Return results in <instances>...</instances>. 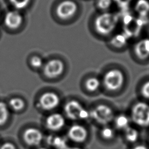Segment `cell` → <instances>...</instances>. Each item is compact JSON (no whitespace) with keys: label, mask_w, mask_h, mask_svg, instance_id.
<instances>
[{"label":"cell","mask_w":149,"mask_h":149,"mask_svg":"<svg viewBox=\"0 0 149 149\" xmlns=\"http://www.w3.org/2000/svg\"><path fill=\"white\" fill-rule=\"evenodd\" d=\"M10 4L16 9L21 10L26 8L31 0H8Z\"/></svg>","instance_id":"obj_23"},{"label":"cell","mask_w":149,"mask_h":149,"mask_svg":"<svg viewBox=\"0 0 149 149\" xmlns=\"http://www.w3.org/2000/svg\"><path fill=\"white\" fill-rule=\"evenodd\" d=\"M145 17H140V19L134 18L133 20L127 25L124 26V34L127 37L136 36L140 33L141 29L146 22Z\"/></svg>","instance_id":"obj_10"},{"label":"cell","mask_w":149,"mask_h":149,"mask_svg":"<svg viewBox=\"0 0 149 149\" xmlns=\"http://www.w3.org/2000/svg\"><path fill=\"white\" fill-rule=\"evenodd\" d=\"M39 102L42 108L45 110H51L58 105L59 98L54 92H46L41 95Z\"/></svg>","instance_id":"obj_9"},{"label":"cell","mask_w":149,"mask_h":149,"mask_svg":"<svg viewBox=\"0 0 149 149\" xmlns=\"http://www.w3.org/2000/svg\"><path fill=\"white\" fill-rule=\"evenodd\" d=\"M101 134L105 139H111L114 136V131L109 127H105L101 131Z\"/></svg>","instance_id":"obj_25"},{"label":"cell","mask_w":149,"mask_h":149,"mask_svg":"<svg viewBox=\"0 0 149 149\" xmlns=\"http://www.w3.org/2000/svg\"><path fill=\"white\" fill-rule=\"evenodd\" d=\"M68 134L69 137L73 141L81 143L86 140L87 132L83 126L74 125L69 128Z\"/></svg>","instance_id":"obj_12"},{"label":"cell","mask_w":149,"mask_h":149,"mask_svg":"<svg viewBox=\"0 0 149 149\" xmlns=\"http://www.w3.org/2000/svg\"><path fill=\"white\" fill-rule=\"evenodd\" d=\"M31 65L35 68H40L43 66V60L38 56H34L30 59Z\"/></svg>","instance_id":"obj_24"},{"label":"cell","mask_w":149,"mask_h":149,"mask_svg":"<svg viewBox=\"0 0 149 149\" xmlns=\"http://www.w3.org/2000/svg\"><path fill=\"white\" fill-rule=\"evenodd\" d=\"M135 10L140 17H146L149 13V2L147 0H138L135 5Z\"/></svg>","instance_id":"obj_15"},{"label":"cell","mask_w":149,"mask_h":149,"mask_svg":"<svg viewBox=\"0 0 149 149\" xmlns=\"http://www.w3.org/2000/svg\"><path fill=\"white\" fill-rule=\"evenodd\" d=\"M115 3L123 10H125L128 8L132 0H113Z\"/></svg>","instance_id":"obj_27"},{"label":"cell","mask_w":149,"mask_h":149,"mask_svg":"<svg viewBox=\"0 0 149 149\" xmlns=\"http://www.w3.org/2000/svg\"><path fill=\"white\" fill-rule=\"evenodd\" d=\"M39 149H46V148H39Z\"/></svg>","instance_id":"obj_33"},{"label":"cell","mask_w":149,"mask_h":149,"mask_svg":"<svg viewBox=\"0 0 149 149\" xmlns=\"http://www.w3.org/2000/svg\"><path fill=\"white\" fill-rule=\"evenodd\" d=\"M91 117L96 122L106 125L113 118V112L112 109L104 104H101L94 108L90 113Z\"/></svg>","instance_id":"obj_5"},{"label":"cell","mask_w":149,"mask_h":149,"mask_svg":"<svg viewBox=\"0 0 149 149\" xmlns=\"http://www.w3.org/2000/svg\"><path fill=\"white\" fill-rule=\"evenodd\" d=\"M100 86V81L99 79L95 77L88 79L86 82V87L90 91H95L98 89Z\"/></svg>","instance_id":"obj_21"},{"label":"cell","mask_w":149,"mask_h":149,"mask_svg":"<svg viewBox=\"0 0 149 149\" xmlns=\"http://www.w3.org/2000/svg\"><path fill=\"white\" fill-rule=\"evenodd\" d=\"M115 123L117 128L125 130L127 127L129 126V118L125 115H119L115 118Z\"/></svg>","instance_id":"obj_19"},{"label":"cell","mask_w":149,"mask_h":149,"mask_svg":"<svg viewBox=\"0 0 149 149\" xmlns=\"http://www.w3.org/2000/svg\"><path fill=\"white\" fill-rule=\"evenodd\" d=\"M23 139L28 145L36 146L41 143L42 139V134L39 130L31 127L25 130L23 134Z\"/></svg>","instance_id":"obj_11"},{"label":"cell","mask_w":149,"mask_h":149,"mask_svg":"<svg viewBox=\"0 0 149 149\" xmlns=\"http://www.w3.org/2000/svg\"><path fill=\"white\" fill-rule=\"evenodd\" d=\"M0 149H16L15 146L11 143L6 142L3 143L0 147Z\"/></svg>","instance_id":"obj_30"},{"label":"cell","mask_w":149,"mask_h":149,"mask_svg":"<svg viewBox=\"0 0 149 149\" xmlns=\"http://www.w3.org/2000/svg\"><path fill=\"white\" fill-rule=\"evenodd\" d=\"M133 122L140 127L149 126V105L144 102H137L131 111Z\"/></svg>","instance_id":"obj_2"},{"label":"cell","mask_w":149,"mask_h":149,"mask_svg":"<svg viewBox=\"0 0 149 149\" xmlns=\"http://www.w3.org/2000/svg\"><path fill=\"white\" fill-rule=\"evenodd\" d=\"M64 125L65 119L60 113H52L48 116L46 119V126L51 130H59L63 127Z\"/></svg>","instance_id":"obj_13"},{"label":"cell","mask_w":149,"mask_h":149,"mask_svg":"<svg viewBox=\"0 0 149 149\" xmlns=\"http://www.w3.org/2000/svg\"><path fill=\"white\" fill-rule=\"evenodd\" d=\"M77 10L76 3L71 0H65L59 3L56 12L62 19H68L74 15Z\"/></svg>","instance_id":"obj_6"},{"label":"cell","mask_w":149,"mask_h":149,"mask_svg":"<svg viewBox=\"0 0 149 149\" xmlns=\"http://www.w3.org/2000/svg\"><path fill=\"white\" fill-rule=\"evenodd\" d=\"M66 116L70 119H86L90 116V113L76 100H71L67 102L64 108Z\"/></svg>","instance_id":"obj_4"},{"label":"cell","mask_w":149,"mask_h":149,"mask_svg":"<svg viewBox=\"0 0 149 149\" xmlns=\"http://www.w3.org/2000/svg\"><path fill=\"white\" fill-rule=\"evenodd\" d=\"M66 149H80L77 147H68Z\"/></svg>","instance_id":"obj_32"},{"label":"cell","mask_w":149,"mask_h":149,"mask_svg":"<svg viewBox=\"0 0 149 149\" xmlns=\"http://www.w3.org/2000/svg\"><path fill=\"white\" fill-rule=\"evenodd\" d=\"M125 136L127 141L134 143L139 138V132L135 128L129 126L125 130Z\"/></svg>","instance_id":"obj_18"},{"label":"cell","mask_w":149,"mask_h":149,"mask_svg":"<svg viewBox=\"0 0 149 149\" xmlns=\"http://www.w3.org/2000/svg\"><path fill=\"white\" fill-rule=\"evenodd\" d=\"M112 1L113 0H98L97 5L100 9L107 10L111 6Z\"/></svg>","instance_id":"obj_26"},{"label":"cell","mask_w":149,"mask_h":149,"mask_svg":"<svg viewBox=\"0 0 149 149\" xmlns=\"http://www.w3.org/2000/svg\"><path fill=\"white\" fill-rule=\"evenodd\" d=\"M134 18V17H133V16L130 14H126L123 18V23L124 26L130 23Z\"/></svg>","instance_id":"obj_29"},{"label":"cell","mask_w":149,"mask_h":149,"mask_svg":"<svg viewBox=\"0 0 149 149\" xmlns=\"http://www.w3.org/2000/svg\"><path fill=\"white\" fill-rule=\"evenodd\" d=\"M3 21L7 27L15 29L21 26L23 21V17L17 10H12L5 14Z\"/></svg>","instance_id":"obj_8"},{"label":"cell","mask_w":149,"mask_h":149,"mask_svg":"<svg viewBox=\"0 0 149 149\" xmlns=\"http://www.w3.org/2000/svg\"><path fill=\"white\" fill-rule=\"evenodd\" d=\"M9 116V109L6 103L0 101V126L3 125Z\"/></svg>","instance_id":"obj_20"},{"label":"cell","mask_w":149,"mask_h":149,"mask_svg":"<svg viewBox=\"0 0 149 149\" xmlns=\"http://www.w3.org/2000/svg\"><path fill=\"white\" fill-rule=\"evenodd\" d=\"M64 68V63L61 60L54 59L45 63L44 68V73L49 78H55L63 73Z\"/></svg>","instance_id":"obj_7"},{"label":"cell","mask_w":149,"mask_h":149,"mask_svg":"<svg viewBox=\"0 0 149 149\" xmlns=\"http://www.w3.org/2000/svg\"><path fill=\"white\" fill-rule=\"evenodd\" d=\"M103 82L105 87L110 91L119 90L124 83L123 73L118 69H111L105 74Z\"/></svg>","instance_id":"obj_3"},{"label":"cell","mask_w":149,"mask_h":149,"mask_svg":"<svg viewBox=\"0 0 149 149\" xmlns=\"http://www.w3.org/2000/svg\"><path fill=\"white\" fill-rule=\"evenodd\" d=\"M134 52L136 56L141 60L149 57V39L145 38L139 41L134 46Z\"/></svg>","instance_id":"obj_14"},{"label":"cell","mask_w":149,"mask_h":149,"mask_svg":"<svg viewBox=\"0 0 149 149\" xmlns=\"http://www.w3.org/2000/svg\"><path fill=\"white\" fill-rule=\"evenodd\" d=\"M132 149H148V148L144 144H139L134 146Z\"/></svg>","instance_id":"obj_31"},{"label":"cell","mask_w":149,"mask_h":149,"mask_svg":"<svg viewBox=\"0 0 149 149\" xmlns=\"http://www.w3.org/2000/svg\"></svg>","instance_id":"obj_34"},{"label":"cell","mask_w":149,"mask_h":149,"mask_svg":"<svg viewBox=\"0 0 149 149\" xmlns=\"http://www.w3.org/2000/svg\"><path fill=\"white\" fill-rule=\"evenodd\" d=\"M48 141L56 149H66L68 148L66 140L61 137L51 136L48 139Z\"/></svg>","instance_id":"obj_16"},{"label":"cell","mask_w":149,"mask_h":149,"mask_svg":"<svg viewBox=\"0 0 149 149\" xmlns=\"http://www.w3.org/2000/svg\"><path fill=\"white\" fill-rule=\"evenodd\" d=\"M127 38H128L125 35L124 33L118 34L113 37V38L111 39V43L115 47L122 48L126 44Z\"/></svg>","instance_id":"obj_17"},{"label":"cell","mask_w":149,"mask_h":149,"mask_svg":"<svg viewBox=\"0 0 149 149\" xmlns=\"http://www.w3.org/2000/svg\"><path fill=\"white\" fill-rule=\"evenodd\" d=\"M9 105L15 111H19L23 109L24 107V102L20 98L15 97L10 100Z\"/></svg>","instance_id":"obj_22"},{"label":"cell","mask_w":149,"mask_h":149,"mask_svg":"<svg viewBox=\"0 0 149 149\" xmlns=\"http://www.w3.org/2000/svg\"><path fill=\"white\" fill-rule=\"evenodd\" d=\"M119 16L115 13L105 12L100 14L95 20V30L101 34H109L116 28Z\"/></svg>","instance_id":"obj_1"},{"label":"cell","mask_w":149,"mask_h":149,"mask_svg":"<svg viewBox=\"0 0 149 149\" xmlns=\"http://www.w3.org/2000/svg\"><path fill=\"white\" fill-rule=\"evenodd\" d=\"M141 95L146 98L149 99V80L144 83L141 88Z\"/></svg>","instance_id":"obj_28"}]
</instances>
